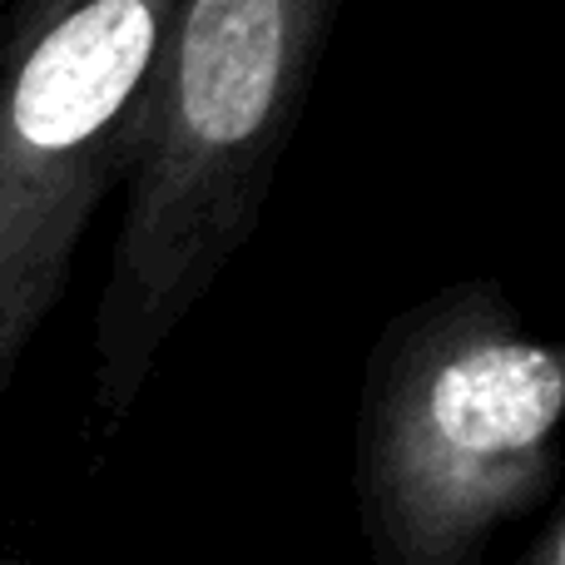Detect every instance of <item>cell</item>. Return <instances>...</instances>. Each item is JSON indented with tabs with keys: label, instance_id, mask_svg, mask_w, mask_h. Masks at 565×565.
I'll use <instances>...</instances> for the list:
<instances>
[{
	"label": "cell",
	"instance_id": "obj_1",
	"mask_svg": "<svg viewBox=\"0 0 565 565\" xmlns=\"http://www.w3.org/2000/svg\"><path fill=\"white\" fill-rule=\"evenodd\" d=\"M332 20L338 0H174L89 338L105 431L258 234Z\"/></svg>",
	"mask_w": 565,
	"mask_h": 565
},
{
	"label": "cell",
	"instance_id": "obj_4",
	"mask_svg": "<svg viewBox=\"0 0 565 565\" xmlns=\"http://www.w3.org/2000/svg\"><path fill=\"white\" fill-rule=\"evenodd\" d=\"M516 565H565V516L551 511L536 526V536L526 541V551L516 556Z\"/></svg>",
	"mask_w": 565,
	"mask_h": 565
},
{
	"label": "cell",
	"instance_id": "obj_2",
	"mask_svg": "<svg viewBox=\"0 0 565 565\" xmlns=\"http://www.w3.org/2000/svg\"><path fill=\"white\" fill-rule=\"evenodd\" d=\"M565 358L491 278L397 312L358 402V516L372 565H481L561 477Z\"/></svg>",
	"mask_w": 565,
	"mask_h": 565
},
{
	"label": "cell",
	"instance_id": "obj_3",
	"mask_svg": "<svg viewBox=\"0 0 565 565\" xmlns=\"http://www.w3.org/2000/svg\"><path fill=\"white\" fill-rule=\"evenodd\" d=\"M174 0H40L0 40V397L125 179Z\"/></svg>",
	"mask_w": 565,
	"mask_h": 565
}]
</instances>
